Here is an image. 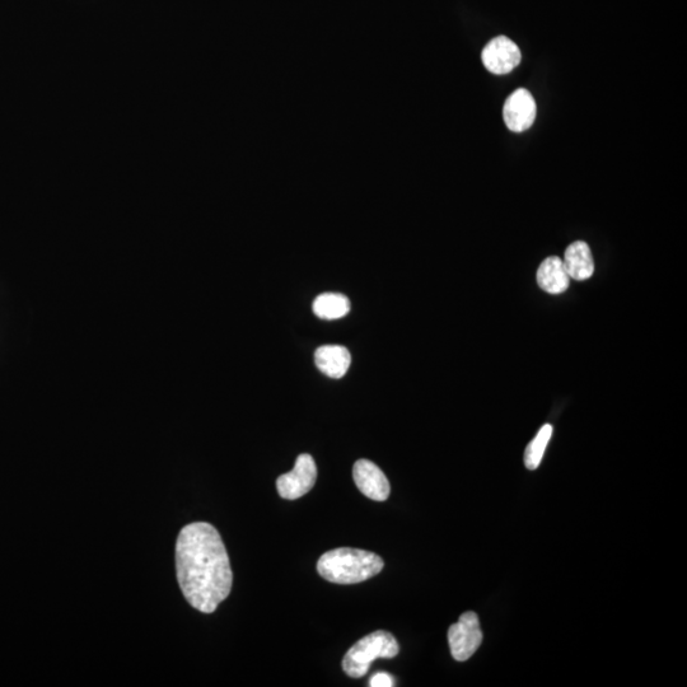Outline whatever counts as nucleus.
I'll list each match as a JSON object with an SVG mask.
<instances>
[{"instance_id": "2", "label": "nucleus", "mask_w": 687, "mask_h": 687, "mask_svg": "<svg viewBox=\"0 0 687 687\" xmlns=\"http://www.w3.org/2000/svg\"><path fill=\"white\" fill-rule=\"evenodd\" d=\"M383 565L381 556L371 551L340 548L322 555L317 570L331 583L355 584L377 576Z\"/></svg>"}, {"instance_id": "4", "label": "nucleus", "mask_w": 687, "mask_h": 687, "mask_svg": "<svg viewBox=\"0 0 687 687\" xmlns=\"http://www.w3.org/2000/svg\"><path fill=\"white\" fill-rule=\"evenodd\" d=\"M452 657L458 662L469 660L483 643V632L475 612L467 611L460 620L448 630Z\"/></svg>"}, {"instance_id": "13", "label": "nucleus", "mask_w": 687, "mask_h": 687, "mask_svg": "<svg viewBox=\"0 0 687 687\" xmlns=\"http://www.w3.org/2000/svg\"><path fill=\"white\" fill-rule=\"evenodd\" d=\"M551 436H553V427L550 424H545L532 439L530 445L527 446L525 452V465L528 470H536L540 466L542 457L548 447Z\"/></svg>"}, {"instance_id": "3", "label": "nucleus", "mask_w": 687, "mask_h": 687, "mask_svg": "<svg viewBox=\"0 0 687 687\" xmlns=\"http://www.w3.org/2000/svg\"><path fill=\"white\" fill-rule=\"evenodd\" d=\"M399 651L400 647L394 635L378 630L359 640L349 649L343 660V670L353 679H361L367 675L373 661L380 658L391 660L399 654Z\"/></svg>"}, {"instance_id": "8", "label": "nucleus", "mask_w": 687, "mask_h": 687, "mask_svg": "<svg viewBox=\"0 0 687 687\" xmlns=\"http://www.w3.org/2000/svg\"><path fill=\"white\" fill-rule=\"evenodd\" d=\"M354 483L369 499L385 502L390 495V483L380 467L368 460H359L353 467Z\"/></svg>"}, {"instance_id": "9", "label": "nucleus", "mask_w": 687, "mask_h": 687, "mask_svg": "<svg viewBox=\"0 0 687 687\" xmlns=\"http://www.w3.org/2000/svg\"><path fill=\"white\" fill-rule=\"evenodd\" d=\"M570 279L587 280L595 273V263L590 246L584 241L573 242L565 250L563 260Z\"/></svg>"}, {"instance_id": "11", "label": "nucleus", "mask_w": 687, "mask_h": 687, "mask_svg": "<svg viewBox=\"0 0 687 687\" xmlns=\"http://www.w3.org/2000/svg\"><path fill=\"white\" fill-rule=\"evenodd\" d=\"M315 362L324 375L341 378L348 372L352 357L349 350L341 345H324L316 350Z\"/></svg>"}, {"instance_id": "14", "label": "nucleus", "mask_w": 687, "mask_h": 687, "mask_svg": "<svg viewBox=\"0 0 687 687\" xmlns=\"http://www.w3.org/2000/svg\"><path fill=\"white\" fill-rule=\"evenodd\" d=\"M369 686L392 687L395 686V680L392 679L391 675L386 674V672H378V674L372 677L371 682H369Z\"/></svg>"}, {"instance_id": "10", "label": "nucleus", "mask_w": 687, "mask_h": 687, "mask_svg": "<svg viewBox=\"0 0 687 687\" xmlns=\"http://www.w3.org/2000/svg\"><path fill=\"white\" fill-rule=\"evenodd\" d=\"M569 283V275L560 257L551 256L542 261L537 270V284L542 291L550 294L564 293L569 288Z\"/></svg>"}, {"instance_id": "5", "label": "nucleus", "mask_w": 687, "mask_h": 687, "mask_svg": "<svg viewBox=\"0 0 687 687\" xmlns=\"http://www.w3.org/2000/svg\"><path fill=\"white\" fill-rule=\"evenodd\" d=\"M317 467L312 456L299 455L294 469L288 474L279 476L277 488L280 497L294 500L310 492L316 483Z\"/></svg>"}, {"instance_id": "7", "label": "nucleus", "mask_w": 687, "mask_h": 687, "mask_svg": "<svg viewBox=\"0 0 687 687\" xmlns=\"http://www.w3.org/2000/svg\"><path fill=\"white\" fill-rule=\"evenodd\" d=\"M503 119L514 133L530 129L536 119V102L531 93L525 88L514 91L504 104Z\"/></svg>"}, {"instance_id": "1", "label": "nucleus", "mask_w": 687, "mask_h": 687, "mask_svg": "<svg viewBox=\"0 0 687 687\" xmlns=\"http://www.w3.org/2000/svg\"><path fill=\"white\" fill-rule=\"evenodd\" d=\"M177 579L194 609L212 614L232 590L231 564L221 535L207 522L182 528L176 542Z\"/></svg>"}, {"instance_id": "6", "label": "nucleus", "mask_w": 687, "mask_h": 687, "mask_svg": "<svg viewBox=\"0 0 687 687\" xmlns=\"http://www.w3.org/2000/svg\"><path fill=\"white\" fill-rule=\"evenodd\" d=\"M522 59L521 50L507 36L495 37L485 46L481 60L490 73L497 76L511 73L520 65Z\"/></svg>"}, {"instance_id": "12", "label": "nucleus", "mask_w": 687, "mask_h": 687, "mask_svg": "<svg viewBox=\"0 0 687 687\" xmlns=\"http://www.w3.org/2000/svg\"><path fill=\"white\" fill-rule=\"evenodd\" d=\"M313 312L322 320H338L347 316L350 311V301L344 294L324 293L313 301Z\"/></svg>"}]
</instances>
